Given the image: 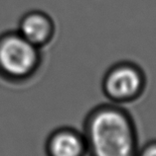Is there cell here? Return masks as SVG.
Segmentation results:
<instances>
[{"label":"cell","mask_w":156,"mask_h":156,"mask_svg":"<svg viewBox=\"0 0 156 156\" xmlns=\"http://www.w3.org/2000/svg\"><path fill=\"white\" fill-rule=\"evenodd\" d=\"M93 156H135L136 133L128 116L113 107L94 111L87 126Z\"/></svg>","instance_id":"6da1fadb"},{"label":"cell","mask_w":156,"mask_h":156,"mask_svg":"<svg viewBox=\"0 0 156 156\" xmlns=\"http://www.w3.org/2000/svg\"><path fill=\"white\" fill-rule=\"evenodd\" d=\"M143 83L144 80L139 69L130 64H120L108 72L104 88L109 98L116 101H125L137 96Z\"/></svg>","instance_id":"3957f363"},{"label":"cell","mask_w":156,"mask_h":156,"mask_svg":"<svg viewBox=\"0 0 156 156\" xmlns=\"http://www.w3.org/2000/svg\"><path fill=\"white\" fill-rule=\"evenodd\" d=\"M39 48L18 32L0 36V72L6 77L20 79L27 77L39 63Z\"/></svg>","instance_id":"7a4b0ae2"},{"label":"cell","mask_w":156,"mask_h":156,"mask_svg":"<svg viewBox=\"0 0 156 156\" xmlns=\"http://www.w3.org/2000/svg\"><path fill=\"white\" fill-rule=\"evenodd\" d=\"M54 32L52 18L42 11L28 12L20 19L18 33L37 48L50 42Z\"/></svg>","instance_id":"277c9868"},{"label":"cell","mask_w":156,"mask_h":156,"mask_svg":"<svg viewBox=\"0 0 156 156\" xmlns=\"http://www.w3.org/2000/svg\"><path fill=\"white\" fill-rule=\"evenodd\" d=\"M85 142L76 131L70 129L58 130L48 141L50 156H84Z\"/></svg>","instance_id":"5b68a950"},{"label":"cell","mask_w":156,"mask_h":156,"mask_svg":"<svg viewBox=\"0 0 156 156\" xmlns=\"http://www.w3.org/2000/svg\"><path fill=\"white\" fill-rule=\"evenodd\" d=\"M140 156H156V143H152V144L146 146L141 151Z\"/></svg>","instance_id":"8992f818"}]
</instances>
